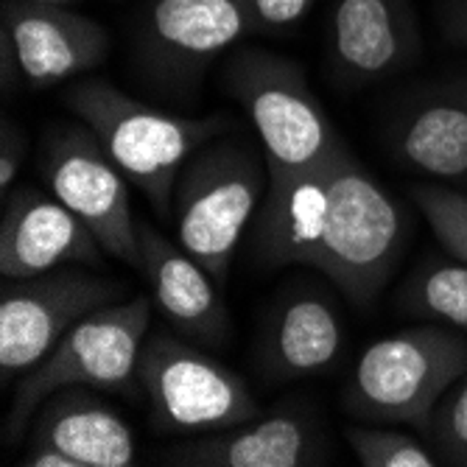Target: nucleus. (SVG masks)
I'll list each match as a JSON object with an SVG mask.
<instances>
[{
	"label": "nucleus",
	"mask_w": 467,
	"mask_h": 467,
	"mask_svg": "<svg viewBox=\"0 0 467 467\" xmlns=\"http://www.w3.org/2000/svg\"><path fill=\"white\" fill-rule=\"evenodd\" d=\"M65 104L88 123L123 177L138 185L157 216H168L185 162L222 132V118H182L120 93L104 78L76 81Z\"/></svg>",
	"instance_id": "1"
},
{
	"label": "nucleus",
	"mask_w": 467,
	"mask_h": 467,
	"mask_svg": "<svg viewBox=\"0 0 467 467\" xmlns=\"http://www.w3.org/2000/svg\"><path fill=\"white\" fill-rule=\"evenodd\" d=\"M467 375V338L442 325L409 327L369 345L345 392V406L375 426L426 422L442 395Z\"/></svg>",
	"instance_id": "2"
},
{
	"label": "nucleus",
	"mask_w": 467,
	"mask_h": 467,
	"mask_svg": "<svg viewBox=\"0 0 467 467\" xmlns=\"http://www.w3.org/2000/svg\"><path fill=\"white\" fill-rule=\"evenodd\" d=\"M266 185V157L235 140L204 143L185 162L171 204L177 244L216 283L227 280L238 241L258 213Z\"/></svg>",
	"instance_id": "3"
},
{
	"label": "nucleus",
	"mask_w": 467,
	"mask_h": 467,
	"mask_svg": "<svg viewBox=\"0 0 467 467\" xmlns=\"http://www.w3.org/2000/svg\"><path fill=\"white\" fill-rule=\"evenodd\" d=\"M151 325V296L104 306L73 325L62 342L23 375L6 420V440H17L36 409L67 387L132 392L140 350Z\"/></svg>",
	"instance_id": "4"
},
{
	"label": "nucleus",
	"mask_w": 467,
	"mask_h": 467,
	"mask_svg": "<svg viewBox=\"0 0 467 467\" xmlns=\"http://www.w3.org/2000/svg\"><path fill=\"white\" fill-rule=\"evenodd\" d=\"M330 213L314 269L330 277L353 306H369L398 266L403 219L345 146L327 160Z\"/></svg>",
	"instance_id": "5"
},
{
	"label": "nucleus",
	"mask_w": 467,
	"mask_h": 467,
	"mask_svg": "<svg viewBox=\"0 0 467 467\" xmlns=\"http://www.w3.org/2000/svg\"><path fill=\"white\" fill-rule=\"evenodd\" d=\"M227 84L261 138L269 174L317 168L342 146L291 59L258 48L241 51L227 67Z\"/></svg>",
	"instance_id": "6"
},
{
	"label": "nucleus",
	"mask_w": 467,
	"mask_h": 467,
	"mask_svg": "<svg viewBox=\"0 0 467 467\" xmlns=\"http://www.w3.org/2000/svg\"><path fill=\"white\" fill-rule=\"evenodd\" d=\"M138 380L162 434H213L258 417L244 378L185 342L180 333H149Z\"/></svg>",
	"instance_id": "7"
},
{
	"label": "nucleus",
	"mask_w": 467,
	"mask_h": 467,
	"mask_svg": "<svg viewBox=\"0 0 467 467\" xmlns=\"http://www.w3.org/2000/svg\"><path fill=\"white\" fill-rule=\"evenodd\" d=\"M0 294V375L9 387L46 358L88 314L123 303L126 285L78 269L4 277Z\"/></svg>",
	"instance_id": "8"
},
{
	"label": "nucleus",
	"mask_w": 467,
	"mask_h": 467,
	"mask_svg": "<svg viewBox=\"0 0 467 467\" xmlns=\"http://www.w3.org/2000/svg\"><path fill=\"white\" fill-rule=\"evenodd\" d=\"M51 193L90 227L107 254L140 272V233L132 216L130 180L109 160L88 123L57 130L46 146Z\"/></svg>",
	"instance_id": "9"
},
{
	"label": "nucleus",
	"mask_w": 467,
	"mask_h": 467,
	"mask_svg": "<svg viewBox=\"0 0 467 467\" xmlns=\"http://www.w3.org/2000/svg\"><path fill=\"white\" fill-rule=\"evenodd\" d=\"M4 34L34 88L88 73L109 51V34L96 20L48 0H4Z\"/></svg>",
	"instance_id": "10"
},
{
	"label": "nucleus",
	"mask_w": 467,
	"mask_h": 467,
	"mask_svg": "<svg viewBox=\"0 0 467 467\" xmlns=\"http://www.w3.org/2000/svg\"><path fill=\"white\" fill-rule=\"evenodd\" d=\"M104 246L57 196L20 191L0 222V275L36 277L62 264H99Z\"/></svg>",
	"instance_id": "11"
},
{
	"label": "nucleus",
	"mask_w": 467,
	"mask_h": 467,
	"mask_svg": "<svg viewBox=\"0 0 467 467\" xmlns=\"http://www.w3.org/2000/svg\"><path fill=\"white\" fill-rule=\"evenodd\" d=\"M422 48L409 0H336L330 59L336 73L364 84L409 67Z\"/></svg>",
	"instance_id": "12"
},
{
	"label": "nucleus",
	"mask_w": 467,
	"mask_h": 467,
	"mask_svg": "<svg viewBox=\"0 0 467 467\" xmlns=\"http://www.w3.org/2000/svg\"><path fill=\"white\" fill-rule=\"evenodd\" d=\"M143 266L151 296L174 333L196 345H219L230 333V317L216 291V277L162 233L138 222Z\"/></svg>",
	"instance_id": "13"
},
{
	"label": "nucleus",
	"mask_w": 467,
	"mask_h": 467,
	"mask_svg": "<svg viewBox=\"0 0 467 467\" xmlns=\"http://www.w3.org/2000/svg\"><path fill=\"white\" fill-rule=\"evenodd\" d=\"M330 213L327 160L306 171L269 174L254 213V252L272 266H311L319 258Z\"/></svg>",
	"instance_id": "14"
},
{
	"label": "nucleus",
	"mask_w": 467,
	"mask_h": 467,
	"mask_svg": "<svg viewBox=\"0 0 467 467\" xmlns=\"http://www.w3.org/2000/svg\"><path fill=\"white\" fill-rule=\"evenodd\" d=\"M162 459L188 467H303L319 464V437L306 417L272 411L224 431L199 434V440L165 451Z\"/></svg>",
	"instance_id": "15"
},
{
	"label": "nucleus",
	"mask_w": 467,
	"mask_h": 467,
	"mask_svg": "<svg viewBox=\"0 0 467 467\" xmlns=\"http://www.w3.org/2000/svg\"><path fill=\"white\" fill-rule=\"evenodd\" d=\"M258 31L252 0H154L143 42L168 67H196Z\"/></svg>",
	"instance_id": "16"
},
{
	"label": "nucleus",
	"mask_w": 467,
	"mask_h": 467,
	"mask_svg": "<svg viewBox=\"0 0 467 467\" xmlns=\"http://www.w3.org/2000/svg\"><path fill=\"white\" fill-rule=\"evenodd\" d=\"M28 442H48L70 453L78 467H132L138 459L132 429L84 387L59 389L42 403Z\"/></svg>",
	"instance_id": "17"
},
{
	"label": "nucleus",
	"mask_w": 467,
	"mask_h": 467,
	"mask_svg": "<svg viewBox=\"0 0 467 467\" xmlns=\"http://www.w3.org/2000/svg\"><path fill=\"white\" fill-rule=\"evenodd\" d=\"M395 154L434 180L467 177V99L440 96L414 107L398 126Z\"/></svg>",
	"instance_id": "18"
},
{
	"label": "nucleus",
	"mask_w": 467,
	"mask_h": 467,
	"mask_svg": "<svg viewBox=\"0 0 467 467\" xmlns=\"http://www.w3.org/2000/svg\"><path fill=\"white\" fill-rule=\"evenodd\" d=\"M342 350V325L319 296L285 303L272 325L269 364L283 378H303L330 367Z\"/></svg>",
	"instance_id": "19"
},
{
	"label": "nucleus",
	"mask_w": 467,
	"mask_h": 467,
	"mask_svg": "<svg viewBox=\"0 0 467 467\" xmlns=\"http://www.w3.org/2000/svg\"><path fill=\"white\" fill-rule=\"evenodd\" d=\"M403 303L411 314L467 333V264H431L417 272L403 291Z\"/></svg>",
	"instance_id": "20"
},
{
	"label": "nucleus",
	"mask_w": 467,
	"mask_h": 467,
	"mask_svg": "<svg viewBox=\"0 0 467 467\" xmlns=\"http://www.w3.org/2000/svg\"><path fill=\"white\" fill-rule=\"evenodd\" d=\"M356 459L364 467H437L434 451L398 429H348L345 431Z\"/></svg>",
	"instance_id": "21"
},
{
	"label": "nucleus",
	"mask_w": 467,
	"mask_h": 467,
	"mask_svg": "<svg viewBox=\"0 0 467 467\" xmlns=\"http://www.w3.org/2000/svg\"><path fill=\"white\" fill-rule=\"evenodd\" d=\"M420 434L440 464L467 467V375L442 395Z\"/></svg>",
	"instance_id": "22"
},
{
	"label": "nucleus",
	"mask_w": 467,
	"mask_h": 467,
	"mask_svg": "<svg viewBox=\"0 0 467 467\" xmlns=\"http://www.w3.org/2000/svg\"><path fill=\"white\" fill-rule=\"evenodd\" d=\"M414 199L440 244L467 264V196L442 185H420Z\"/></svg>",
	"instance_id": "23"
},
{
	"label": "nucleus",
	"mask_w": 467,
	"mask_h": 467,
	"mask_svg": "<svg viewBox=\"0 0 467 467\" xmlns=\"http://www.w3.org/2000/svg\"><path fill=\"white\" fill-rule=\"evenodd\" d=\"M314 6V0H252V12L258 20V31H283L291 28L294 23H300L308 9Z\"/></svg>",
	"instance_id": "24"
},
{
	"label": "nucleus",
	"mask_w": 467,
	"mask_h": 467,
	"mask_svg": "<svg viewBox=\"0 0 467 467\" xmlns=\"http://www.w3.org/2000/svg\"><path fill=\"white\" fill-rule=\"evenodd\" d=\"M23 154H26V143L20 132H15L6 123L4 135H0V188H4V193H12V182L20 171Z\"/></svg>",
	"instance_id": "25"
},
{
	"label": "nucleus",
	"mask_w": 467,
	"mask_h": 467,
	"mask_svg": "<svg viewBox=\"0 0 467 467\" xmlns=\"http://www.w3.org/2000/svg\"><path fill=\"white\" fill-rule=\"evenodd\" d=\"M440 23L451 42L467 48V0H445L440 9Z\"/></svg>",
	"instance_id": "26"
},
{
	"label": "nucleus",
	"mask_w": 467,
	"mask_h": 467,
	"mask_svg": "<svg viewBox=\"0 0 467 467\" xmlns=\"http://www.w3.org/2000/svg\"><path fill=\"white\" fill-rule=\"evenodd\" d=\"M23 464H28V467H78V462L70 453H65L48 442H28V453H26Z\"/></svg>",
	"instance_id": "27"
},
{
	"label": "nucleus",
	"mask_w": 467,
	"mask_h": 467,
	"mask_svg": "<svg viewBox=\"0 0 467 467\" xmlns=\"http://www.w3.org/2000/svg\"><path fill=\"white\" fill-rule=\"evenodd\" d=\"M48 4H67V0H48Z\"/></svg>",
	"instance_id": "28"
}]
</instances>
